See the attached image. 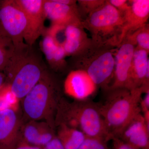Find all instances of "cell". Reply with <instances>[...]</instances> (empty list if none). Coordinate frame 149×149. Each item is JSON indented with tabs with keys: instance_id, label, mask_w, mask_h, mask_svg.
I'll use <instances>...</instances> for the list:
<instances>
[{
	"instance_id": "44dd1931",
	"label": "cell",
	"mask_w": 149,
	"mask_h": 149,
	"mask_svg": "<svg viewBox=\"0 0 149 149\" xmlns=\"http://www.w3.org/2000/svg\"><path fill=\"white\" fill-rule=\"evenodd\" d=\"M131 37L136 44V47L149 53V25L147 24L131 35Z\"/></svg>"
},
{
	"instance_id": "7402d4cb",
	"label": "cell",
	"mask_w": 149,
	"mask_h": 149,
	"mask_svg": "<svg viewBox=\"0 0 149 149\" xmlns=\"http://www.w3.org/2000/svg\"><path fill=\"white\" fill-rule=\"evenodd\" d=\"M106 0H78L77 1L78 10L82 18V15L85 18L103 5ZM85 19V18H84Z\"/></svg>"
},
{
	"instance_id": "4fadbf2b",
	"label": "cell",
	"mask_w": 149,
	"mask_h": 149,
	"mask_svg": "<svg viewBox=\"0 0 149 149\" xmlns=\"http://www.w3.org/2000/svg\"><path fill=\"white\" fill-rule=\"evenodd\" d=\"M44 8L46 18L49 19L52 24L66 26L82 22L77 5H66L55 0H44Z\"/></svg>"
},
{
	"instance_id": "ac0fdd59",
	"label": "cell",
	"mask_w": 149,
	"mask_h": 149,
	"mask_svg": "<svg viewBox=\"0 0 149 149\" xmlns=\"http://www.w3.org/2000/svg\"><path fill=\"white\" fill-rule=\"evenodd\" d=\"M149 52L136 47L130 70L131 89L141 88L143 84L146 74L149 71Z\"/></svg>"
},
{
	"instance_id": "7a4b0ae2",
	"label": "cell",
	"mask_w": 149,
	"mask_h": 149,
	"mask_svg": "<svg viewBox=\"0 0 149 149\" xmlns=\"http://www.w3.org/2000/svg\"><path fill=\"white\" fill-rule=\"evenodd\" d=\"M104 101L99 109L111 138H117L135 116L141 112L140 102L142 88H117L105 91Z\"/></svg>"
},
{
	"instance_id": "277c9868",
	"label": "cell",
	"mask_w": 149,
	"mask_h": 149,
	"mask_svg": "<svg viewBox=\"0 0 149 149\" xmlns=\"http://www.w3.org/2000/svg\"><path fill=\"white\" fill-rule=\"evenodd\" d=\"M62 97L57 80L46 70L40 81L22 100L25 119L45 121L55 129L56 111Z\"/></svg>"
},
{
	"instance_id": "e0dca14e",
	"label": "cell",
	"mask_w": 149,
	"mask_h": 149,
	"mask_svg": "<svg viewBox=\"0 0 149 149\" xmlns=\"http://www.w3.org/2000/svg\"><path fill=\"white\" fill-rule=\"evenodd\" d=\"M41 49L51 68L56 72L64 70L67 66L66 54L62 46L48 34H44Z\"/></svg>"
},
{
	"instance_id": "83f0119b",
	"label": "cell",
	"mask_w": 149,
	"mask_h": 149,
	"mask_svg": "<svg viewBox=\"0 0 149 149\" xmlns=\"http://www.w3.org/2000/svg\"><path fill=\"white\" fill-rule=\"evenodd\" d=\"M13 149H43V148L30 145L21 139Z\"/></svg>"
},
{
	"instance_id": "603a6c76",
	"label": "cell",
	"mask_w": 149,
	"mask_h": 149,
	"mask_svg": "<svg viewBox=\"0 0 149 149\" xmlns=\"http://www.w3.org/2000/svg\"><path fill=\"white\" fill-rule=\"evenodd\" d=\"M78 149H110L107 142L97 138L86 137Z\"/></svg>"
},
{
	"instance_id": "5b68a950",
	"label": "cell",
	"mask_w": 149,
	"mask_h": 149,
	"mask_svg": "<svg viewBox=\"0 0 149 149\" xmlns=\"http://www.w3.org/2000/svg\"><path fill=\"white\" fill-rule=\"evenodd\" d=\"M116 49L92 41L82 52L72 57L74 69L82 70L87 72L97 87L104 92L113 80Z\"/></svg>"
},
{
	"instance_id": "f1b7e54d",
	"label": "cell",
	"mask_w": 149,
	"mask_h": 149,
	"mask_svg": "<svg viewBox=\"0 0 149 149\" xmlns=\"http://www.w3.org/2000/svg\"><path fill=\"white\" fill-rule=\"evenodd\" d=\"M6 84V76L3 72L0 71V91Z\"/></svg>"
},
{
	"instance_id": "ba28073f",
	"label": "cell",
	"mask_w": 149,
	"mask_h": 149,
	"mask_svg": "<svg viewBox=\"0 0 149 149\" xmlns=\"http://www.w3.org/2000/svg\"><path fill=\"white\" fill-rule=\"evenodd\" d=\"M136 47V44L131 37L127 36L117 47L115 54L113 80L107 91L117 88H126L131 90L130 70Z\"/></svg>"
},
{
	"instance_id": "484cf974",
	"label": "cell",
	"mask_w": 149,
	"mask_h": 149,
	"mask_svg": "<svg viewBox=\"0 0 149 149\" xmlns=\"http://www.w3.org/2000/svg\"><path fill=\"white\" fill-rule=\"evenodd\" d=\"M43 149H64L61 142L56 136L52 140L49 142Z\"/></svg>"
},
{
	"instance_id": "3957f363",
	"label": "cell",
	"mask_w": 149,
	"mask_h": 149,
	"mask_svg": "<svg viewBox=\"0 0 149 149\" xmlns=\"http://www.w3.org/2000/svg\"><path fill=\"white\" fill-rule=\"evenodd\" d=\"M46 70L33 46L15 50L3 72L15 98L22 100L40 81Z\"/></svg>"
},
{
	"instance_id": "d6986e66",
	"label": "cell",
	"mask_w": 149,
	"mask_h": 149,
	"mask_svg": "<svg viewBox=\"0 0 149 149\" xmlns=\"http://www.w3.org/2000/svg\"><path fill=\"white\" fill-rule=\"evenodd\" d=\"M56 128V135L64 149H78L86 138L80 130L64 124H60Z\"/></svg>"
},
{
	"instance_id": "d4e9b609",
	"label": "cell",
	"mask_w": 149,
	"mask_h": 149,
	"mask_svg": "<svg viewBox=\"0 0 149 149\" xmlns=\"http://www.w3.org/2000/svg\"><path fill=\"white\" fill-rule=\"evenodd\" d=\"M111 141L113 149H138L118 138H113Z\"/></svg>"
},
{
	"instance_id": "8992f818",
	"label": "cell",
	"mask_w": 149,
	"mask_h": 149,
	"mask_svg": "<svg viewBox=\"0 0 149 149\" xmlns=\"http://www.w3.org/2000/svg\"><path fill=\"white\" fill-rule=\"evenodd\" d=\"M94 42L117 47L121 43L123 14L106 1L82 22Z\"/></svg>"
},
{
	"instance_id": "30bf717a",
	"label": "cell",
	"mask_w": 149,
	"mask_h": 149,
	"mask_svg": "<svg viewBox=\"0 0 149 149\" xmlns=\"http://www.w3.org/2000/svg\"><path fill=\"white\" fill-rule=\"evenodd\" d=\"M10 108L0 109V149H13L21 139L24 123Z\"/></svg>"
},
{
	"instance_id": "4316f807",
	"label": "cell",
	"mask_w": 149,
	"mask_h": 149,
	"mask_svg": "<svg viewBox=\"0 0 149 149\" xmlns=\"http://www.w3.org/2000/svg\"><path fill=\"white\" fill-rule=\"evenodd\" d=\"M145 94V97L143 98H142L140 102V106L142 113L149 111V92Z\"/></svg>"
},
{
	"instance_id": "cb8c5ba5",
	"label": "cell",
	"mask_w": 149,
	"mask_h": 149,
	"mask_svg": "<svg viewBox=\"0 0 149 149\" xmlns=\"http://www.w3.org/2000/svg\"><path fill=\"white\" fill-rule=\"evenodd\" d=\"M109 3L123 14L128 10L130 5L127 0H108Z\"/></svg>"
},
{
	"instance_id": "52a82bcc",
	"label": "cell",
	"mask_w": 149,
	"mask_h": 149,
	"mask_svg": "<svg viewBox=\"0 0 149 149\" xmlns=\"http://www.w3.org/2000/svg\"><path fill=\"white\" fill-rule=\"evenodd\" d=\"M27 26L26 15L15 0L0 1V26L12 40L15 49L28 46L24 41Z\"/></svg>"
},
{
	"instance_id": "ffe728a7",
	"label": "cell",
	"mask_w": 149,
	"mask_h": 149,
	"mask_svg": "<svg viewBox=\"0 0 149 149\" xmlns=\"http://www.w3.org/2000/svg\"><path fill=\"white\" fill-rule=\"evenodd\" d=\"M15 50L12 40L0 26V71H3Z\"/></svg>"
},
{
	"instance_id": "7c38bea8",
	"label": "cell",
	"mask_w": 149,
	"mask_h": 149,
	"mask_svg": "<svg viewBox=\"0 0 149 149\" xmlns=\"http://www.w3.org/2000/svg\"><path fill=\"white\" fill-rule=\"evenodd\" d=\"M128 3L129 8L123 14L121 42L126 36L148 24L149 19V0H131Z\"/></svg>"
},
{
	"instance_id": "9c48e42d",
	"label": "cell",
	"mask_w": 149,
	"mask_h": 149,
	"mask_svg": "<svg viewBox=\"0 0 149 149\" xmlns=\"http://www.w3.org/2000/svg\"><path fill=\"white\" fill-rule=\"evenodd\" d=\"M24 12L27 26L24 35V42L32 47L45 32L46 18L44 8V0H15Z\"/></svg>"
},
{
	"instance_id": "6da1fadb",
	"label": "cell",
	"mask_w": 149,
	"mask_h": 149,
	"mask_svg": "<svg viewBox=\"0 0 149 149\" xmlns=\"http://www.w3.org/2000/svg\"><path fill=\"white\" fill-rule=\"evenodd\" d=\"M55 127L64 124L83 132L86 137L97 138L108 142L111 140L98 104L91 100H68L62 97L57 107Z\"/></svg>"
},
{
	"instance_id": "5bb4252c",
	"label": "cell",
	"mask_w": 149,
	"mask_h": 149,
	"mask_svg": "<svg viewBox=\"0 0 149 149\" xmlns=\"http://www.w3.org/2000/svg\"><path fill=\"white\" fill-rule=\"evenodd\" d=\"M117 138L136 148L149 149V129L142 113L133 118Z\"/></svg>"
},
{
	"instance_id": "9a60e30c",
	"label": "cell",
	"mask_w": 149,
	"mask_h": 149,
	"mask_svg": "<svg viewBox=\"0 0 149 149\" xmlns=\"http://www.w3.org/2000/svg\"><path fill=\"white\" fill-rule=\"evenodd\" d=\"M56 136L55 129L45 121L28 120L24 122L21 128V140L40 148L45 147Z\"/></svg>"
},
{
	"instance_id": "8fae6325",
	"label": "cell",
	"mask_w": 149,
	"mask_h": 149,
	"mask_svg": "<svg viewBox=\"0 0 149 149\" xmlns=\"http://www.w3.org/2000/svg\"><path fill=\"white\" fill-rule=\"evenodd\" d=\"M97 88L87 72L80 69L70 71L63 84L64 93L75 100H89Z\"/></svg>"
},
{
	"instance_id": "2e32d148",
	"label": "cell",
	"mask_w": 149,
	"mask_h": 149,
	"mask_svg": "<svg viewBox=\"0 0 149 149\" xmlns=\"http://www.w3.org/2000/svg\"><path fill=\"white\" fill-rule=\"evenodd\" d=\"M65 37L62 46L66 56L72 57L82 52L92 42L91 38L88 37L85 32L82 22L65 26Z\"/></svg>"
}]
</instances>
